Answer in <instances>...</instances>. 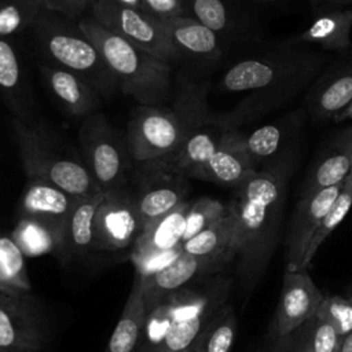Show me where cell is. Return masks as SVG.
I'll list each match as a JSON object with an SVG mask.
<instances>
[{
	"mask_svg": "<svg viewBox=\"0 0 352 352\" xmlns=\"http://www.w3.org/2000/svg\"><path fill=\"white\" fill-rule=\"evenodd\" d=\"M169 40L179 58H190L199 62H217L221 56L219 36L199 23L197 19L184 15L165 21Z\"/></svg>",
	"mask_w": 352,
	"mask_h": 352,
	"instance_id": "cell-22",
	"label": "cell"
},
{
	"mask_svg": "<svg viewBox=\"0 0 352 352\" xmlns=\"http://www.w3.org/2000/svg\"><path fill=\"white\" fill-rule=\"evenodd\" d=\"M274 341L275 348L272 349V352H305L300 327Z\"/></svg>",
	"mask_w": 352,
	"mask_h": 352,
	"instance_id": "cell-41",
	"label": "cell"
},
{
	"mask_svg": "<svg viewBox=\"0 0 352 352\" xmlns=\"http://www.w3.org/2000/svg\"><path fill=\"white\" fill-rule=\"evenodd\" d=\"M11 124L28 179L51 183L77 198L102 192L82 157L66 146L50 126L33 117H11Z\"/></svg>",
	"mask_w": 352,
	"mask_h": 352,
	"instance_id": "cell-5",
	"label": "cell"
},
{
	"mask_svg": "<svg viewBox=\"0 0 352 352\" xmlns=\"http://www.w3.org/2000/svg\"><path fill=\"white\" fill-rule=\"evenodd\" d=\"M340 352H352V333H349L342 338Z\"/></svg>",
	"mask_w": 352,
	"mask_h": 352,
	"instance_id": "cell-43",
	"label": "cell"
},
{
	"mask_svg": "<svg viewBox=\"0 0 352 352\" xmlns=\"http://www.w3.org/2000/svg\"><path fill=\"white\" fill-rule=\"evenodd\" d=\"M44 10L43 0H0V37L12 41L29 33Z\"/></svg>",
	"mask_w": 352,
	"mask_h": 352,
	"instance_id": "cell-32",
	"label": "cell"
},
{
	"mask_svg": "<svg viewBox=\"0 0 352 352\" xmlns=\"http://www.w3.org/2000/svg\"><path fill=\"white\" fill-rule=\"evenodd\" d=\"M29 34L47 63L77 74L102 98H111L120 91L104 58L84 33L78 21L44 10Z\"/></svg>",
	"mask_w": 352,
	"mask_h": 352,
	"instance_id": "cell-6",
	"label": "cell"
},
{
	"mask_svg": "<svg viewBox=\"0 0 352 352\" xmlns=\"http://www.w3.org/2000/svg\"><path fill=\"white\" fill-rule=\"evenodd\" d=\"M351 132V140H349V154H351V173H352V126L349 128Z\"/></svg>",
	"mask_w": 352,
	"mask_h": 352,
	"instance_id": "cell-46",
	"label": "cell"
},
{
	"mask_svg": "<svg viewBox=\"0 0 352 352\" xmlns=\"http://www.w3.org/2000/svg\"><path fill=\"white\" fill-rule=\"evenodd\" d=\"M315 316L333 324L342 338L352 333V302L349 298H344L341 296H326Z\"/></svg>",
	"mask_w": 352,
	"mask_h": 352,
	"instance_id": "cell-38",
	"label": "cell"
},
{
	"mask_svg": "<svg viewBox=\"0 0 352 352\" xmlns=\"http://www.w3.org/2000/svg\"><path fill=\"white\" fill-rule=\"evenodd\" d=\"M330 62L327 52L298 45L242 59L223 74L220 82L226 91L248 95L231 111L214 116V120L226 129H238L308 89Z\"/></svg>",
	"mask_w": 352,
	"mask_h": 352,
	"instance_id": "cell-1",
	"label": "cell"
},
{
	"mask_svg": "<svg viewBox=\"0 0 352 352\" xmlns=\"http://www.w3.org/2000/svg\"><path fill=\"white\" fill-rule=\"evenodd\" d=\"M352 8L333 10L318 15L300 34L285 41V45L316 44L326 51L345 52L352 47Z\"/></svg>",
	"mask_w": 352,
	"mask_h": 352,
	"instance_id": "cell-23",
	"label": "cell"
},
{
	"mask_svg": "<svg viewBox=\"0 0 352 352\" xmlns=\"http://www.w3.org/2000/svg\"><path fill=\"white\" fill-rule=\"evenodd\" d=\"M191 352H199V351H191Z\"/></svg>",
	"mask_w": 352,
	"mask_h": 352,
	"instance_id": "cell-50",
	"label": "cell"
},
{
	"mask_svg": "<svg viewBox=\"0 0 352 352\" xmlns=\"http://www.w3.org/2000/svg\"><path fill=\"white\" fill-rule=\"evenodd\" d=\"M230 263L232 260L224 257H199L182 252L162 270L147 276L139 275L146 314L169 294L219 274Z\"/></svg>",
	"mask_w": 352,
	"mask_h": 352,
	"instance_id": "cell-14",
	"label": "cell"
},
{
	"mask_svg": "<svg viewBox=\"0 0 352 352\" xmlns=\"http://www.w3.org/2000/svg\"><path fill=\"white\" fill-rule=\"evenodd\" d=\"M256 172L257 165L245 146L243 133L232 128L223 132L216 151L192 179L236 188Z\"/></svg>",
	"mask_w": 352,
	"mask_h": 352,
	"instance_id": "cell-18",
	"label": "cell"
},
{
	"mask_svg": "<svg viewBox=\"0 0 352 352\" xmlns=\"http://www.w3.org/2000/svg\"><path fill=\"white\" fill-rule=\"evenodd\" d=\"M144 11L161 21L187 15L184 0H142Z\"/></svg>",
	"mask_w": 352,
	"mask_h": 352,
	"instance_id": "cell-39",
	"label": "cell"
},
{
	"mask_svg": "<svg viewBox=\"0 0 352 352\" xmlns=\"http://www.w3.org/2000/svg\"><path fill=\"white\" fill-rule=\"evenodd\" d=\"M188 206L190 201H184L175 210L140 231L129 256L135 274L140 276L151 275L180 256Z\"/></svg>",
	"mask_w": 352,
	"mask_h": 352,
	"instance_id": "cell-10",
	"label": "cell"
},
{
	"mask_svg": "<svg viewBox=\"0 0 352 352\" xmlns=\"http://www.w3.org/2000/svg\"><path fill=\"white\" fill-rule=\"evenodd\" d=\"M0 95L12 117H33L32 96L23 80L21 62L11 40L0 37Z\"/></svg>",
	"mask_w": 352,
	"mask_h": 352,
	"instance_id": "cell-25",
	"label": "cell"
},
{
	"mask_svg": "<svg viewBox=\"0 0 352 352\" xmlns=\"http://www.w3.org/2000/svg\"><path fill=\"white\" fill-rule=\"evenodd\" d=\"M140 165V176L132 188L143 230L187 201L188 179L172 170L162 161H151Z\"/></svg>",
	"mask_w": 352,
	"mask_h": 352,
	"instance_id": "cell-12",
	"label": "cell"
},
{
	"mask_svg": "<svg viewBox=\"0 0 352 352\" xmlns=\"http://www.w3.org/2000/svg\"><path fill=\"white\" fill-rule=\"evenodd\" d=\"M87 15L162 60L169 63L180 60L169 40L165 22L146 11L114 0H95Z\"/></svg>",
	"mask_w": 352,
	"mask_h": 352,
	"instance_id": "cell-9",
	"label": "cell"
},
{
	"mask_svg": "<svg viewBox=\"0 0 352 352\" xmlns=\"http://www.w3.org/2000/svg\"><path fill=\"white\" fill-rule=\"evenodd\" d=\"M40 72L52 96L70 116L85 118L99 111L102 96L77 74L51 63H43Z\"/></svg>",
	"mask_w": 352,
	"mask_h": 352,
	"instance_id": "cell-21",
	"label": "cell"
},
{
	"mask_svg": "<svg viewBox=\"0 0 352 352\" xmlns=\"http://www.w3.org/2000/svg\"><path fill=\"white\" fill-rule=\"evenodd\" d=\"M146 319L140 276L135 274L122 314L103 352H136Z\"/></svg>",
	"mask_w": 352,
	"mask_h": 352,
	"instance_id": "cell-28",
	"label": "cell"
},
{
	"mask_svg": "<svg viewBox=\"0 0 352 352\" xmlns=\"http://www.w3.org/2000/svg\"><path fill=\"white\" fill-rule=\"evenodd\" d=\"M228 206L219 199L210 197H199L195 201L190 202L187 214H186V228L183 235V242L191 239L224 214H227Z\"/></svg>",
	"mask_w": 352,
	"mask_h": 352,
	"instance_id": "cell-36",
	"label": "cell"
},
{
	"mask_svg": "<svg viewBox=\"0 0 352 352\" xmlns=\"http://www.w3.org/2000/svg\"><path fill=\"white\" fill-rule=\"evenodd\" d=\"M81 157L102 192L128 184L129 151L107 117L96 111L82 118L77 133Z\"/></svg>",
	"mask_w": 352,
	"mask_h": 352,
	"instance_id": "cell-8",
	"label": "cell"
},
{
	"mask_svg": "<svg viewBox=\"0 0 352 352\" xmlns=\"http://www.w3.org/2000/svg\"><path fill=\"white\" fill-rule=\"evenodd\" d=\"M315 1H323V3L333 4V6H345V4L352 3V0H315Z\"/></svg>",
	"mask_w": 352,
	"mask_h": 352,
	"instance_id": "cell-45",
	"label": "cell"
},
{
	"mask_svg": "<svg viewBox=\"0 0 352 352\" xmlns=\"http://www.w3.org/2000/svg\"><path fill=\"white\" fill-rule=\"evenodd\" d=\"M0 352H10V351H4V349H0Z\"/></svg>",
	"mask_w": 352,
	"mask_h": 352,
	"instance_id": "cell-48",
	"label": "cell"
},
{
	"mask_svg": "<svg viewBox=\"0 0 352 352\" xmlns=\"http://www.w3.org/2000/svg\"><path fill=\"white\" fill-rule=\"evenodd\" d=\"M47 340V322L34 297L0 294V349L43 352Z\"/></svg>",
	"mask_w": 352,
	"mask_h": 352,
	"instance_id": "cell-13",
	"label": "cell"
},
{
	"mask_svg": "<svg viewBox=\"0 0 352 352\" xmlns=\"http://www.w3.org/2000/svg\"><path fill=\"white\" fill-rule=\"evenodd\" d=\"M349 128L331 144L322 155L320 161L314 166L308 177L302 183L301 197L311 195L320 190L342 184L351 173L349 154Z\"/></svg>",
	"mask_w": 352,
	"mask_h": 352,
	"instance_id": "cell-26",
	"label": "cell"
},
{
	"mask_svg": "<svg viewBox=\"0 0 352 352\" xmlns=\"http://www.w3.org/2000/svg\"><path fill=\"white\" fill-rule=\"evenodd\" d=\"M142 231L129 184L106 191L94 220L92 250L118 252L132 248Z\"/></svg>",
	"mask_w": 352,
	"mask_h": 352,
	"instance_id": "cell-11",
	"label": "cell"
},
{
	"mask_svg": "<svg viewBox=\"0 0 352 352\" xmlns=\"http://www.w3.org/2000/svg\"><path fill=\"white\" fill-rule=\"evenodd\" d=\"M231 286L232 280L230 278L213 275L165 297L146 314L136 352H153L172 323L197 318L223 307L227 302Z\"/></svg>",
	"mask_w": 352,
	"mask_h": 352,
	"instance_id": "cell-7",
	"label": "cell"
},
{
	"mask_svg": "<svg viewBox=\"0 0 352 352\" xmlns=\"http://www.w3.org/2000/svg\"><path fill=\"white\" fill-rule=\"evenodd\" d=\"M300 330L305 352H340L342 337L329 322L314 316Z\"/></svg>",
	"mask_w": 352,
	"mask_h": 352,
	"instance_id": "cell-37",
	"label": "cell"
},
{
	"mask_svg": "<svg viewBox=\"0 0 352 352\" xmlns=\"http://www.w3.org/2000/svg\"><path fill=\"white\" fill-rule=\"evenodd\" d=\"M224 131L226 128H223L214 120V116H212L209 122L190 135L177 151L162 162L188 180L192 179L216 151Z\"/></svg>",
	"mask_w": 352,
	"mask_h": 352,
	"instance_id": "cell-24",
	"label": "cell"
},
{
	"mask_svg": "<svg viewBox=\"0 0 352 352\" xmlns=\"http://www.w3.org/2000/svg\"><path fill=\"white\" fill-rule=\"evenodd\" d=\"M187 15L217 36L235 30V15L226 0H184Z\"/></svg>",
	"mask_w": 352,
	"mask_h": 352,
	"instance_id": "cell-34",
	"label": "cell"
},
{
	"mask_svg": "<svg viewBox=\"0 0 352 352\" xmlns=\"http://www.w3.org/2000/svg\"><path fill=\"white\" fill-rule=\"evenodd\" d=\"M48 11L78 21L85 16L95 0H43Z\"/></svg>",
	"mask_w": 352,
	"mask_h": 352,
	"instance_id": "cell-40",
	"label": "cell"
},
{
	"mask_svg": "<svg viewBox=\"0 0 352 352\" xmlns=\"http://www.w3.org/2000/svg\"><path fill=\"white\" fill-rule=\"evenodd\" d=\"M80 198L41 180L28 179L18 204V217L40 221L62 235L65 224Z\"/></svg>",
	"mask_w": 352,
	"mask_h": 352,
	"instance_id": "cell-19",
	"label": "cell"
},
{
	"mask_svg": "<svg viewBox=\"0 0 352 352\" xmlns=\"http://www.w3.org/2000/svg\"><path fill=\"white\" fill-rule=\"evenodd\" d=\"M183 252L199 257L236 258V223L228 210L216 223L183 242Z\"/></svg>",
	"mask_w": 352,
	"mask_h": 352,
	"instance_id": "cell-29",
	"label": "cell"
},
{
	"mask_svg": "<svg viewBox=\"0 0 352 352\" xmlns=\"http://www.w3.org/2000/svg\"><path fill=\"white\" fill-rule=\"evenodd\" d=\"M349 301H351V302H352V294H351V297H349Z\"/></svg>",
	"mask_w": 352,
	"mask_h": 352,
	"instance_id": "cell-49",
	"label": "cell"
},
{
	"mask_svg": "<svg viewBox=\"0 0 352 352\" xmlns=\"http://www.w3.org/2000/svg\"><path fill=\"white\" fill-rule=\"evenodd\" d=\"M341 54L307 91L302 107L314 121L333 120L352 102V50Z\"/></svg>",
	"mask_w": 352,
	"mask_h": 352,
	"instance_id": "cell-15",
	"label": "cell"
},
{
	"mask_svg": "<svg viewBox=\"0 0 352 352\" xmlns=\"http://www.w3.org/2000/svg\"><path fill=\"white\" fill-rule=\"evenodd\" d=\"M104 192L92 197H82L73 208L63 230L60 257L63 260L84 256L92 250L94 220Z\"/></svg>",
	"mask_w": 352,
	"mask_h": 352,
	"instance_id": "cell-27",
	"label": "cell"
},
{
	"mask_svg": "<svg viewBox=\"0 0 352 352\" xmlns=\"http://www.w3.org/2000/svg\"><path fill=\"white\" fill-rule=\"evenodd\" d=\"M25 254L12 241L11 235L0 236V294L25 296L30 294Z\"/></svg>",
	"mask_w": 352,
	"mask_h": 352,
	"instance_id": "cell-31",
	"label": "cell"
},
{
	"mask_svg": "<svg viewBox=\"0 0 352 352\" xmlns=\"http://www.w3.org/2000/svg\"><path fill=\"white\" fill-rule=\"evenodd\" d=\"M323 298L307 271L285 270L279 302L270 330L271 337L280 338L312 319Z\"/></svg>",
	"mask_w": 352,
	"mask_h": 352,
	"instance_id": "cell-16",
	"label": "cell"
},
{
	"mask_svg": "<svg viewBox=\"0 0 352 352\" xmlns=\"http://www.w3.org/2000/svg\"><path fill=\"white\" fill-rule=\"evenodd\" d=\"M254 1H264V3H267V1H275V0H254Z\"/></svg>",
	"mask_w": 352,
	"mask_h": 352,
	"instance_id": "cell-47",
	"label": "cell"
},
{
	"mask_svg": "<svg viewBox=\"0 0 352 352\" xmlns=\"http://www.w3.org/2000/svg\"><path fill=\"white\" fill-rule=\"evenodd\" d=\"M342 184L320 190L311 195L300 197L294 206L286 236L287 271H300L307 248L323 216L338 197Z\"/></svg>",
	"mask_w": 352,
	"mask_h": 352,
	"instance_id": "cell-17",
	"label": "cell"
},
{
	"mask_svg": "<svg viewBox=\"0 0 352 352\" xmlns=\"http://www.w3.org/2000/svg\"><path fill=\"white\" fill-rule=\"evenodd\" d=\"M120 4H124V6H128V7H133V8H138V10H142L144 11V7H143V1L142 0H114Z\"/></svg>",
	"mask_w": 352,
	"mask_h": 352,
	"instance_id": "cell-44",
	"label": "cell"
},
{
	"mask_svg": "<svg viewBox=\"0 0 352 352\" xmlns=\"http://www.w3.org/2000/svg\"><path fill=\"white\" fill-rule=\"evenodd\" d=\"M114 74L120 91L142 106H164L173 96L172 63L129 43L85 15L78 19Z\"/></svg>",
	"mask_w": 352,
	"mask_h": 352,
	"instance_id": "cell-4",
	"label": "cell"
},
{
	"mask_svg": "<svg viewBox=\"0 0 352 352\" xmlns=\"http://www.w3.org/2000/svg\"><path fill=\"white\" fill-rule=\"evenodd\" d=\"M305 118L307 111L304 107H300L272 122L261 125L249 135H243L245 146L256 165L261 164L264 166L293 148L292 142L297 138Z\"/></svg>",
	"mask_w": 352,
	"mask_h": 352,
	"instance_id": "cell-20",
	"label": "cell"
},
{
	"mask_svg": "<svg viewBox=\"0 0 352 352\" xmlns=\"http://www.w3.org/2000/svg\"><path fill=\"white\" fill-rule=\"evenodd\" d=\"M351 208H352V173H349L348 177L345 179L338 197L336 198V201L333 202V205L327 210V213L323 216L318 230L315 231V234L307 248V252L304 254L300 271L308 270V265L311 264V261L315 257L320 245L342 223V220L345 219V216L348 214Z\"/></svg>",
	"mask_w": 352,
	"mask_h": 352,
	"instance_id": "cell-33",
	"label": "cell"
},
{
	"mask_svg": "<svg viewBox=\"0 0 352 352\" xmlns=\"http://www.w3.org/2000/svg\"><path fill=\"white\" fill-rule=\"evenodd\" d=\"M11 238L25 257H38L44 254H58L60 257L62 235L40 221L19 217Z\"/></svg>",
	"mask_w": 352,
	"mask_h": 352,
	"instance_id": "cell-30",
	"label": "cell"
},
{
	"mask_svg": "<svg viewBox=\"0 0 352 352\" xmlns=\"http://www.w3.org/2000/svg\"><path fill=\"white\" fill-rule=\"evenodd\" d=\"M294 168L296 154L290 148L238 186L227 204L236 223L238 275L246 289L261 278L278 243Z\"/></svg>",
	"mask_w": 352,
	"mask_h": 352,
	"instance_id": "cell-2",
	"label": "cell"
},
{
	"mask_svg": "<svg viewBox=\"0 0 352 352\" xmlns=\"http://www.w3.org/2000/svg\"><path fill=\"white\" fill-rule=\"evenodd\" d=\"M236 336V316L231 304L226 302L210 323L199 352H231Z\"/></svg>",
	"mask_w": 352,
	"mask_h": 352,
	"instance_id": "cell-35",
	"label": "cell"
},
{
	"mask_svg": "<svg viewBox=\"0 0 352 352\" xmlns=\"http://www.w3.org/2000/svg\"><path fill=\"white\" fill-rule=\"evenodd\" d=\"M346 120H352V102L333 118V121H336V122H341V121H346Z\"/></svg>",
	"mask_w": 352,
	"mask_h": 352,
	"instance_id": "cell-42",
	"label": "cell"
},
{
	"mask_svg": "<svg viewBox=\"0 0 352 352\" xmlns=\"http://www.w3.org/2000/svg\"><path fill=\"white\" fill-rule=\"evenodd\" d=\"M209 82L177 76L170 106H142L132 111L125 143L138 164L165 161L197 129L210 121Z\"/></svg>",
	"mask_w": 352,
	"mask_h": 352,
	"instance_id": "cell-3",
	"label": "cell"
}]
</instances>
